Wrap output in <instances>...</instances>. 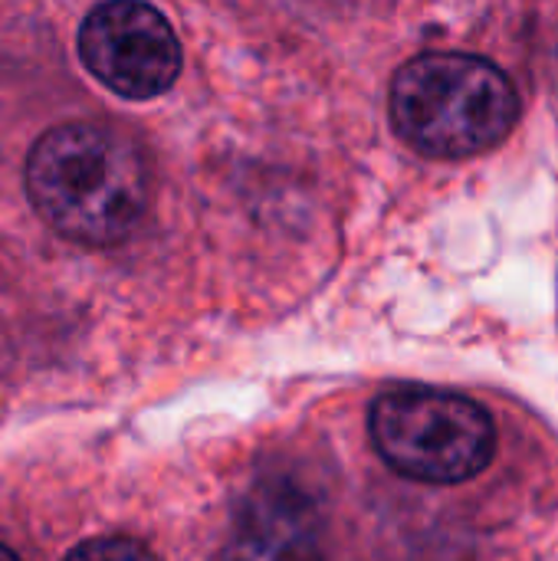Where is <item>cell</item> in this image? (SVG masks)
Returning <instances> with one entry per match:
<instances>
[{
	"instance_id": "obj_1",
	"label": "cell",
	"mask_w": 558,
	"mask_h": 561,
	"mask_svg": "<svg viewBox=\"0 0 558 561\" xmlns=\"http://www.w3.org/2000/svg\"><path fill=\"white\" fill-rule=\"evenodd\" d=\"M26 194L62 237L89 247L122 243L145 217L151 178L141 148L102 122H66L36 138Z\"/></svg>"
},
{
	"instance_id": "obj_2",
	"label": "cell",
	"mask_w": 558,
	"mask_h": 561,
	"mask_svg": "<svg viewBox=\"0 0 558 561\" xmlns=\"http://www.w3.org/2000/svg\"><path fill=\"white\" fill-rule=\"evenodd\" d=\"M520 115L513 82L470 53H424L391 82L395 131L421 154L470 158L500 145Z\"/></svg>"
},
{
	"instance_id": "obj_3",
	"label": "cell",
	"mask_w": 558,
	"mask_h": 561,
	"mask_svg": "<svg viewBox=\"0 0 558 561\" xmlns=\"http://www.w3.org/2000/svg\"><path fill=\"white\" fill-rule=\"evenodd\" d=\"M368 427L382 460L418 483H464L487 470L497 447L493 421L480 404L431 388L382 394Z\"/></svg>"
},
{
	"instance_id": "obj_4",
	"label": "cell",
	"mask_w": 558,
	"mask_h": 561,
	"mask_svg": "<svg viewBox=\"0 0 558 561\" xmlns=\"http://www.w3.org/2000/svg\"><path fill=\"white\" fill-rule=\"evenodd\" d=\"M86 69L125 99H155L181 72V43L171 23L145 0H105L79 30Z\"/></svg>"
},
{
	"instance_id": "obj_5",
	"label": "cell",
	"mask_w": 558,
	"mask_h": 561,
	"mask_svg": "<svg viewBox=\"0 0 558 561\" xmlns=\"http://www.w3.org/2000/svg\"><path fill=\"white\" fill-rule=\"evenodd\" d=\"M220 561H322L316 506L296 486L260 483L243 500Z\"/></svg>"
},
{
	"instance_id": "obj_6",
	"label": "cell",
	"mask_w": 558,
	"mask_h": 561,
	"mask_svg": "<svg viewBox=\"0 0 558 561\" xmlns=\"http://www.w3.org/2000/svg\"><path fill=\"white\" fill-rule=\"evenodd\" d=\"M66 561H158L151 549L135 539H92L72 549Z\"/></svg>"
},
{
	"instance_id": "obj_7",
	"label": "cell",
	"mask_w": 558,
	"mask_h": 561,
	"mask_svg": "<svg viewBox=\"0 0 558 561\" xmlns=\"http://www.w3.org/2000/svg\"><path fill=\"white\" fill-rule=\"evenodd\" d=\"M0 561H20V559H16L7 546H0Z\"/></svg>"
}]
</instances>
